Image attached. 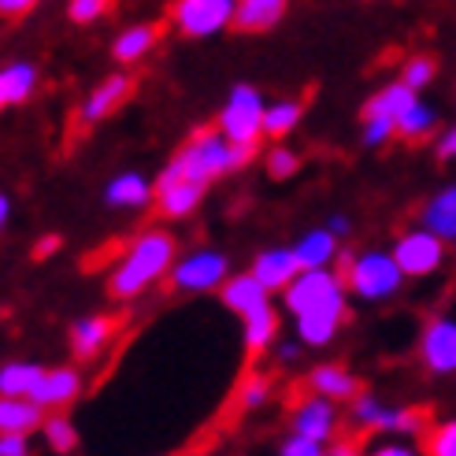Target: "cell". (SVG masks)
Returning a JSON list of instances; mask_svg holds the SVG:
<instances>
[{
    "instance_id": "cell-1",
    "label": "cell",
    "mask_w": 456,
    "mask_h": 456,
    "mask_svg": "<svg viewBox=\"0 0 456 456\" xmlns=\"http://www.w3.org/2000/svg\"><path fill=\"white\" fill-rule=\"evenodd\" d=\"M253 156H256V145H234L219 126H200L186 138V145L171 156V164L159 171V178L164 182H200V186H208V182L219 175L241 171Z\"/></svg>"
},
{
    "instance_id": "cell-2",
    "label": "cell",
    "mask_w": 456,
    "mask_h": 456,
    "mask_svg": "<svg viewBox=\"0 0 456 456\" xmlns=\"http://www.w3.org/2000/svg\"><path fill=\"white\" fill-rule=\"evenodd\" d=\"M175 238L164 231H145L138 241H130V248L119 256V264L108 275V293L116 301H134L142 297L149 286L171 275L175 267Z\"/></svg>"
},
{
    "instance_id": "cell-3",
    "label": "cell",
    "mask_w": 456,
    "mask_h": 456,
    "mask_svg": "<svg viewBox=\"0 0 456 456\" xmlns=\"http://www.w3.org/2000/svg\"><path fill=\"white\" fill-rule=\"evenodd\" d=\"M404 271L394 260V253H379V248H368L360 256L346 260V286L356 293L360 301H390L394 293L404 286Z\"/></svg>"
},
{
    "instance_id": "cell-4",
    "label": "cell",
    "mask_w": 456,
    "mask_h": 456,
    "mask_svg": "<svg viewBox=\"0 0 456 456\" xmlns=\"http://www.w3.org/2000/svg\"><path fill=\"white\" fill-rule=\"evenodd\" d=\"M264 116H267V101L260 97V89L241 82V86H234L231 94H226L216 126L234 145H260V138H264Z\"/></svg>"
},
{
    "instance_id": "cell-5",
    "label": "cell",
    "mask_w": 456,
    "mask_h": 456,
    "mask_svg": "<svg viewBox=\"0 0 456 456\" xmlns=\"http://www.w3.org/2000/svg\"><path fill=\"white\" fill-rule=\"evenodd\" d=\"M346 275H334L330 267L323 271H301L293 279L289 289H282V301L286 308L297 315H308V312H319V308H334V305H346Z\"/></svg>"
},
{
    "instance_id": "cell-6",
    "label": "cell",
    "mask_w": 456,
    "mask_h": 456,
    "mask_svg": "<svg viewBox=\"0 0 456 456\" xmlns=\"http://www.w3.org/2000/svg\"><path fill=\"white\" fill-rule=\"evenodd\" d=\"M238 0H175L171 22L182 37H216L234 27Z\"/></svg>"
},
{
    "instance_id": "cell-7",
    "label": "cell",
    "mask_w": 456,
    "mask_h": 456,
    "mask_svg": "<svg viewBox=\"0 0 456 456\" xmlns=\"http://www.w3.org/2000/svg\"><path fill=\"white\" fill-rule=\"evenodd\" d=\"M226 279H231L226 275V256L216 253V248H197V253L175 260L167 286L182 293H208V289H223Z\"/></svg>"
},
{
    "instance_id": "cell-8",
    "label": "cell",
    "mask_w": 456,
    "mask_h": 456,
    "mask_svg": "<svg viewBox=\"0 0 456 456\" xmlns=\"http://www.w3.org/2000/svg\"><path fill=\"white\" fill-rule=\"evenodd\" d=\"M390 253H394V260L401 264V271L408 279H427L445 264V241L438 234L423 231V226H416V231H404L397 238V245L390 248Z\"/></svg>"
},
{
    "instance_id": "cell-9",
    "label": "cell",
    "mask_w": 456,
    "mask_h": 456,
    "mask_svg": "<svg viewBox=\"0 0 456 456\" xmlns=\"http://www.w3.org/2000/svg\"><path fill=\"white\" fill-rule=\"evenodd\" d=\"M419 360L430 375H456V319H430L419 334Z\"/></svg>"
},
{
    "instance_id": "cell-10",
    "label": "cell",
    "mask_w": 456,
    "mask_h": 456,
    "mask_svg": "<svg viewBox=\"0 0 456 456\" xmlns=\"http://www.w3.org/2000/svg\"><path fill=\"white\" fill-rule=\"evenodd\" d=\"M130 94H134V78L130 75H123V71L108 75V78H101V86L89 89V97L78 108V119L86 126H94V123H101L108 116H116V111L130 101Z\"/></svg>"
},
{
    "instance_id": "cell-11",
    "label": "cell",
    "mask_w": 456,
    "mask_h": 456,
    "mask_svg": "<svg viewBox=\"0 0 456 456\" xmlns=\"http://www.w3.org/2000/svg\"><path fill=\"white\" fill-rule=\"evenodd\" d=\"M293 435H305L319 445H327L338 435V404L327 397H305L293 408Z\"/></svg>"
},
{
    "instance_id": "cell-12",
    "label": "cell",
    "mask_w": 456,
    "mask_h": 456,
    "mask_svg": "<svg viewBox=\"0 0 456 456\" xmlns=\"http://www.w3.org/2000/svg\"><path fill=\"white\" fill-rule=\"evenodd\" d=\"M78 394H82V375H78V368H49V371L41 375L37 390L30 394V401L41 404L45 412H60V408H67Z\"/></svg>"
},
{
    "instance_id": "cell-13",
    "label": "cell",
    "mask_w": 456,
    "mask_h": 456,
    "mask_svg": "<svg viewBox=\"0 0 456 456\" xmlns=\"http://www.w3.org/2000/svg\"><path fill=\"white\" fill-rule=\"evenodd\" d=\"M119 319L116 315H86L78 319V323L71 327V353L78 363H89L97 360L104 353V346L111 341V334H116Z\"/></svg>"
},
{
    "instance_id": "cell-14",
    "label": "cell",
    "mask_w": 456,
    "mask_h": 456,
    "mask_svg": "<svg viewBox=\"0 0 456 456\" xmlns=\"http://www.w3.org/2000/svg\"><path fill=\"white\" fill-rule=\"evenodd\" d=\"M301 260L293 248H264V253L253 260V275L271 289V293H279V289H289L293 279L301 275Z\"/></svg>"
},
{
    "instance_id": "cell-15",
    "label": "cell",
    "mask_w": 456,
    "mask_h": 456,
    "mask_svg": "<svg viewBox=\"0 0 456 456\" xmlns=\"http://www.w3.org/2000/svg\"><path fill=\"white\" fill-rule=\"evenodd\" d=\"M308 390L315 397H327L334 404L341 401H356L363 390H360V379L353 371H346L341 363H319V368L308 371Z\"/></svg>"
},
{
    "instance_id": "cell-16",
    "label": "cell",
    "mask_w": 456,
    "mask_h": 456,
    "mask_svg": "<svg viewBox=\"0 0 456 456\" xmlns=\"http://www.w3.org/2000/svg\"><path fill=\"white\" fill-rule=\"evenodd\" d=\"M219 297H223L226 308L238 312L245 319V315H253V312H260V308L271 305V289L253 275V271H245V275H234V279L223 282Z\"/></svg>"
},
{
    "instance_id": "cell-17",
    "label": "cell",
    "mask_w": 456,
    "mask_h": 456,
    "mask_svg": "<svg viewBox=\"0 0 456 456\" xmlns=\"http://www.w3.org/2000/svg\"><path fill=\"white\" fill-rule=\"evenodd\" d=\"M204 190L208 186H200V182H164V178H156V208L164 219H186L204 200Z\"/></svg>"
},
{
    "instance_id": "cell-18",
    "label": "cell",
    "mask_w": 456,
    "mask_h": 456,
    "mask_svg": "<svg viewBox=\"0 0 456 456\" xmlns=\"http://www.w3.org/2000/svg\"><path fill=\"white\" fill-rule=\"evenodd\" d=\"M286 8H289V0H238L234 30H241V34H267L271 27H279V22H282Z\"/></svg>"
},
{
    "instance_id": "cell-19",
    "label": "cell",
    "mask_w": 456,
    "mask_h": 456,
    "mask_svg": "<svg viewBox=\"0 0 456 456\" xmlns=\"http://www.w3.org/2000/svg\"><path fill=\"white\" fill-rule=\"evenodd\" d=\"M34 89H37V67L30 60H12L0 67V104L4 108L27 104Z\"/></svg>"
},
{
    "instance_id": "cell-20",
    "label": "cell",
    "mask_w": 456,
    "mask_h": 456,
    "mask_svg": "<svg viewBox=\"0 0 456 456\" xmlns=\"http://www.w3.org/2000/svg\"><path fill=\"white\" fill-rule=\"evenodd\" d=\"M104 200L111 208H145L149 200H156V186L138 171H123L104 186Z\"/></svg>"
},
{
    "instance_id": "cell-21",
    "label": "cell",
    "mask_w": 456,
    "mask_h": 456,
    "mask_svg": "<svg viewBox=\"0 0 456 456\" xmlns=\"http://www.w3.org/2000/svg\"><path fill=\"white\" fill-rule=\"evenodd\" d=\"M159 45V27H152V22H134V27L119 30L116 41H111V60L116 63H138L145 60L152 49Z\"/></svg>"
},
{
    "instance_id": "cell-22",
    "label": "cell",
    "mask_w": 456,
    "mask_h": 456,
    "mask_svg": "<svg viewBox=\"0 0 456 456\" xmlns=\"http://www.w3.org/2000/svg\"><path fill=\"white\" fill-rule=\"evenodd\" d=\"M419 94L416 89H408L401 78L397 82H390V86H382L379 94H371L368 97V104H363V119H390V123H397L408 108H412V101H416Z\"/></svg>"
},
{
    "instance_id": "cell-23",
    "label": "cell",
    "mask_w": 456,
    "mask_h": 456,
    "mask_svg": "<svg viewBox=\"0 0 456 456\" xmlns=\"http://www.w3.org/2000/svg\"><path fill=\"white\" fill-rule=\"evenodd\" d=\"M419 226L430 234H438L442 241H456V186L442 190L438 197H430L419 208Z\"/></svg>"
},
{
    "instance_id": "cell-24",
    "label": "cell",
    "mask_w": 456,
    "mask_h": 456,
    "mask_svg": "<svg viewBox=\"0 0 456 456\" xmlns=\"http://www.w3.org/2000/svg\"><path fill=\"white\" fill-rule=\"evenodd\" d=\"M45 408L34 404L30 397H4L0 401V430L4 435H30V430L45 427Z\"/></svg>"
},
{
    "instance_id": "cell-25",
    "label": "cell",
    "mask_w": 456,
    "mask_h": 456,
    "mask_svg": "<svg viewBox=\"0 0 456 456\" xmlns=\"http://www.w3.org/2000/svg\"><path fill=\"white\" fill-rule=\"evenodd\" d=\"M341 323H346V305L319 308V312L297 315V338H301V346H327Z\"/></svg>"
},
{
    "instance_id": "cell-26",
    "label": "cell",
    "mask_w": 456,
    "mask_h": 456,
    "mask_svg": "<svg viewBox=\"0 0 456 456\" xmlns=\"http://www.w3.org/2000/svg\"><path fill=\"white\" fill-rule=\"evenodd\" d=\"M275 338H279V315H275V308H271V305L241 319V341H245L248 356L267 353L271 346H275Z\"/></svg>"
},
{
    "instance_id": "cell-27",
    "label": "cell",
    "mask_w": 456,
    "mask_h": 456,
    "mask_svg": "<svg viewBox=\"0 0 456 456\" xmlns=\"http://www.w3.org/2000/svg\"><path fill=\"white\" fill-rule=\"evenodd\" d=\"M293 253H297L305 271H323L338 256V234H330L327 226L323 231H308L297 245H293Z\"/></svg>"
},
{
    "instance_id": "cell-28",
    "label": "cell",
    "mask_w": 456,
    "mask_h": 456,
    "mask_svg": "<svg viewBox=\"0 0 456 456\" xmlns=\"http://www.w3.org/2000/svg\"><path fill=\"white\" fill-rule=\"evenodd\" d=\"M45 368L30 360H12L0 368V397H30L37 390Z\"/></svg>"
},
{
    "instance_id": "cell-29",
    "label": "cell",
    "mask_w": 456,
    "mask_h": 456,
    "mask_svg": "<svg viewBox=\"0 0 456 456\" xmlns=\"http://www.w3.org/2000/svg\"><path fill=\"white\" fill-rule=\"evenodd\" d=\"M435 130H438V111L430 108L427 101H419V97L397 119V138H404V142H427Z\"/></svg>"
},
{
    "instance_id": "cell-30",
    "label": "cell",
    "mask_w": 456,
    "mask_h": 456,
    "mask_svg": "<svg viewBox=\"0 0 456 456\" xmlns=\"http://www.w3.org/2000/svg\"><path fill=\"white\" fill-rule=\"evenodd\" d=\"M301 116H305V104H301V101H275V104H267V116H264V138L282 142L286 134L297 130Z\"/></svg>"
},
{
    "instance_id": "cell-31",
    "label": "cell",
    "mask_w": 456,
    "mask_h": 456,
    "mask_svg": "<svg viewBox=\"0 0 456 456\" xmlns=\"http://www.w3.org/2000/svg\"><path fill=\"white\" fill-rule=\"evenodd\" d=\"M41 435H45V442H49V449L53 452H75V445H78V430H75V423L67 419V416H60V412H53L49 419H45V427H41Z\"/></svg>"
},
{
    "instance_id": "cell-32",
    "label": "cell",
    "mask_w": 456,
    "mask_h": 456,
    "mask_svg": "<svg viewBox=\"0 0 456 456\" xmlns=\"http://www.w3.org/2000/svg\"><path fill=\"white\" fill-rule=\"evenodd\" d=\"M435 75H438V63H435V56H408L404 63H401V82L408 86V89H427L430 82H435Z\"/></svg>"
},
{
    "instance_id": "cell-33",
    "label": "cell",
    "mask_w": 456,
    "mask_h": 456,
    "mask_svg": "<svg viewBox=\"0 0 456 456\" xmlns=\"http://www.w3.org/2000/svg\"><path fill=\"white\" fill-rule=\"evenodd\" d=\"M267 397H271V379L260 375V371H248L238 386V404L241 408H260Z\"/></svg>"
},
{
    "instance_id": "cell-34",
    "label": "cell",
    "mask_w": 456,
    "mask_h": 456,
    "mask_svg": "<svg viewBox=\"0 0 456 456\" xmlns=\"http://www.w3.org/2000/svg\"><path fill=\"white\" fill-rule=\"evenodd\" d=\"M301 171V156L293 152V149H286V145H275L267 152V175L271 178H279V182H286V178H293Z\"/></svg>"
},
{
    "instance_id": "cell-35",
    "label": "cell",
    "mask_w": 456,
    "mask_h": 456,
    "mask_svg": "<svg viewBox=\"0 0 456 456\" xmlns=\"http://www.w3.org/2000/svg\"><path fill=\"white\" fill-rule=\"evenodd\" d=\"M111 12V0H67V19L78 22V27H89Z\"/></svg>"
},
{
    "instance_id": "cell-36",
    "label": "cell",
    "mask_w": 456,
    "mask_h": 456,
    "mask_svg": "<svg viewBox=\"0 0 456 456\" xmlns=\"http://www.w3.org/2000/svg\"><path fill=\"white\" fill-rule=\"evenodd\" d=\"M427 456H456V419L438 423L427 435Z\"/></svg>"
},
{
    "instance_id": "cell-37",
    "label": "cell",
    "mask_w": 456,
    "mask_h": 456,
    "mask_svg": "<svg viewBox=\"0 0 456 456\" xmlns=\"http://www.w3.org/2000/svg\"><path fill=\"white\" fill-rule=\"evenodd\" d=\"M363 145L368 149H382L386 142H394L397 138V123H390V119H363Z\"/></svg>"
},
{
    "instance_id": "cell-38",
    "label": "cell",
    "mask_w": 456,
    "mask_h": 456,
    "mask_svg": "<svg viewBox=\"0 0 456 456\" xmlns=\"http://www.w3.org/2000/svg\"><path fill=\"white\" fill-rule=\"evenodd\" d=\"M279 456H327V449L319 445V442H312V438H305V435H289L282 442Z\"/></svg>"
},
{
    "instance_id": "cell-39",
    "label": "cell",
    "mask_w": 456,
    "mask_h": 456,
    "mask_svg": "<svg viewBox=\"0 0 456 456\" xmlns=\"http://www.w3.org/2000/svg\"><path fill=\"white\" fill-rule=\"evenodd\" d=\"M435 156L442 159V164H452V159H456V123H449L435 138Z\"/></svg>"
},
{
    "instance_id": "cell-40",
    "label": "cell",
    "mask_w": 456,
    "mask_h": 456,
    "mask_svg": "<svg viewBox=\"0 0 456 456\" xmlns=\"http://www.w3.org/2000/svg\"><path fill=\"white\" fill-rule=\"evenodd\" d=\"M0 456H30L27 435H4L0 438Z\"/></svg>"
},
{
    "instance_id": "cell-41",
    "label": "cell",
    "mask_w": 456,
    "mask_h": 456,
    "mask_svg": "<svg viewBox=\"0 0 456 456\" xmlns=\"http://www.w3.org/2000/svg\"><path fill=\"white\" fill-rule=\"evenodd\" d=\"M41 4V0H0V15L4 19H19V15H27Z\"/></svg>"
},
{
    "instance_id": "cell-42",
    "label": "cell",
    "mask_w": 456,
    "mask_h": 456,
    "mask_svg": "<svg viewBox=\"0 0 456 456\" xmlns=\"http://www.w3.org/2000/svg\"><path fill=\"white\" fill-rule=\"evenodd\" d=\"M368 456H419L412 445H401V442H386V445H375Z\"/></svg>"
},
{
    "instance_id": "cell-43",
    "label": "cell",
    "mask_w": 456,
    "mask_h": 456,
    "mask_svg": "<svg viewBox=\"0 0 456 456\" xmlns=\"http://www.w3.org/2000/svg\"><path fill=\"white\" fill-rule=\"evenodd\" d=\"M56 245H60V238H56V234L41 238V241H37V248H34V256H37V260H41V256H53V253H56Z\"/></svg>"
},
{
    "instance_id": "cell-44",
    "label": "cell",
    "mask_w": 456,
    "mask_h": 456,
    "mask_svg": "<svg viewBox=\"0 0 456 456\" xmlns=\"http://www.w3.org/2000/svg\"><path fill=\"white\" fill-rule=\"evenodd\" d=\"M327 231H330V234H338V238H346V234H349V219H346V216H330Z\"/></svg>"
},
{
    "instance_id": "cell-45",
    "label": "cell",
    "mask_w": 456,
    "mask_h": 456,
    "mask_svg": "<svg viewBox=\"0 0 456 456\" xmlns=\"http://www.w3.org/2000/svg\"><path fill=\"white\" fill-rule=\"evenodd\" d=\"M327 456H368V452H360L353 442H338V445H334Z\"/></svg>"
},
{
    "instance_id": "cell-46",
    "label": "cell",
    "mask_w": 456,
    "mask_h": 456,
    "mask_svg": "<svg viewBox=\"0 0 456 456\" xmlns=\"http://www.w3.org/2000/svg\"><path fill=\"white\" fill-rule=\"evenodd\" d=\"M297 353H301V346H279V360L282 363H293V360H297Z\"/></svg>"
},
{
    "instance_id": "cell-47",
    "label": "cell",
    "mask_w": 456,
    "mask_h": 456,
    "mask_svg": "<svg viewBox=\"0 0 456 456\" xmlns=\"http://www.w3.org/2000/svg\"><path fill=\"white\" fill-rule=\"evenodd\" d=\"M8 216H12V200L0 197V223H8Z\"/></svg>"
}]
</instances>
